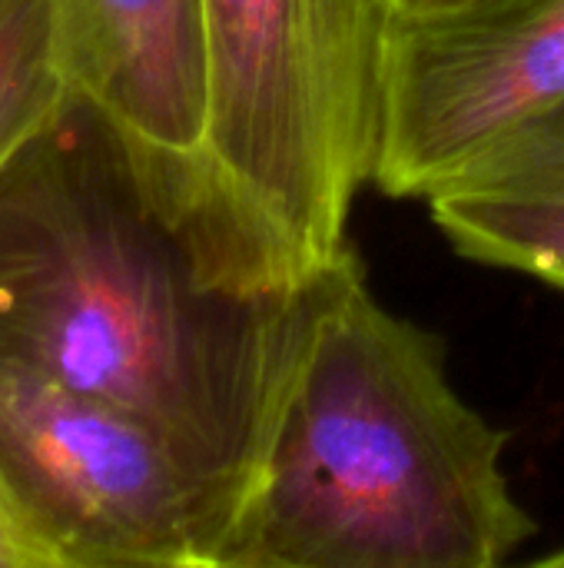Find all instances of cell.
I'll return each mask as SVG.
<instances>
[{
    "instance_id": "1",
    "label": "cell",
    "mask_w": 564,
    "mask_h": 568,
    "mask_svg": "<svg viewBox=\"0 0 564 568\" xmlns=\"http://www.w3.org/2000/svg\"><path fill=\"white\" fill-rule=\"evenodd\" d=\"M302 286H233L76 97L0 170V363L143 419L209 489L226 532L256 469Z\"/></svg>"
},
{
    "instance_id": "8",
    "label": "cell",
    "mask_w": 564,
    "mask_h": 568,
    "mask_svg": "<svg viewBox=\"0 0 564 568\" xmlns=\"http://www.w3.org/2000/svg\"><path fill=\"white\" fill-rule=\"evenodd\" d=\"M73 100L53 0H0V170Z\"/></svg>"
},
{
    "instance_id": "6",
    "label": "cell",
    "mask_w": 564,
    "mask_h": 568,
    "mask_svg": "<svg viewBox=\"0 0 564 568\" xmlns=\"http://www.w3.org/2000/svg\"><path fill=\"white\" fill-rule=\"evenodd\" d=\"M53 17L73 97L113 130L146 193L239 280L203 186L199 0H53Z\"/></svg>"
},
{
    "instance_id": "10",
    "label": "cell",
    "mask_w": 564,
    "mask_h": 568,
    "mask_svg": "<svg viewBox=\"0 0 564 568\" xmlns=\"http://www.w3.org/2000/svg\"><path fill=\"white\" fill-rule=\"evenodd\" d=\"M462 0H392L396 13L399 17H419V13H435V10H445V7H455Z\"/></svg>"
},
{
    "instance_id": "3",
    "label": "cell",
    "mask_w": 564,
    "mask_h": 568,
    "mask_svg": "<svg viewBox=\"0 0 564 568\" xmlns=\"http://www.w3.org/2000/svg\"><path fill=\"white\" fill-rule=\"evenodd\" d=\"M392 0H199L203 186L219 240L263 293L349 243L382 146Z\"/></svg>"
},
{
    "instance_id": "7",
    "label": "cell",
    "mask_w": 564,
    "mask_h": 568,
    "mask_svg": "<svg viewBox=\"0 0 564 568\" xmlns=\"http://www.w3.org/2000/svg\"><path fill=\"white\" fill-rule=\"evenodd\" d=\"M425 200L455 253L564 290V106L505 136Z\"/></svg>"
},
{
    "instance_id": "9",
    "label": "cell",
    "mask_w": 564,
    "mask_h": 568,
    "mask_svg": "<svg viewBox=\"0 0 564 568\" xmlns=\"http://www.w3.org/2000/svg\"><path fill=\"white\" fill-rule=\"evenodd\" d=\"M0 568H50L47 552L30 536L10 499L0 493Z\"/></svg>"
},
{
    "instance_id": "5",
    "label": "cell",
    "mask_w": 564,
    "mask_h": 568,
    "mask_svg": "<svg viewBox=\"0 0 564 568\" xmlns=\"http://www.w3.org/2000/svg\"><path fill=\"white\" fill-rule=\"evenodd\" d=\"M564 106V0H462L389 30L376 186L425 200Z\"/></svg>"
},
{
    "instance_id": "2",
    "label": "cell",
    "mask_w": 564,
    "mask_h": 568,
    "mask_svg": "<svg viewBox=\"0 0 564 568\" xmlns=\"http://www.w3.org/2000/svg\"><path fill=\"white\" fill-rule=\"evenodd\" d=\"M509 436L449 379L435 333L386 310L352 246L302 286L219 568H495L539 523Z\"/></svg>"
},
{
    "instance_id": "11",
    "label": "cell",
    "mask_w": 564,
    "mask_h": 568,
    "mask_svg": "<svg viewBox=\"0 0 564 568\" xmlns=\"http://www.w3.org/2000/svg\"><path fill=\"white\" fill-rule=\"evenodd\" d=\"M539 566L564 568V549H558V552H552V556H542V559H539Z\"/></svg>"
},
{
    "instance_id": "4",
    "label": "cell",
    "mask_w": 564,
    "mask_h": 568,
    "mask_svg": "<svg viewBox=\"0 0 564 568\" xmlns=\"http://www.w3.org/2000/svg\"><path fill=\"white\" fill-rule=\"evenodd\" d=\"M0 493L50 568H219L223 509L156 429L10 363Z\"/></svg>"
}]
</instances>
